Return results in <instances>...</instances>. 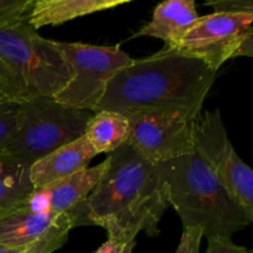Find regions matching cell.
Instances as JSON below:
<instances>
[{
    "label": "cell",
    "instance_id": "cell-20",
    "mask_svg": "<svg viewBox=\"0 0 253 253\" xmlns=\"http://www.w3.org/2000/svg\"><path fill=\"white\" fill-rule=\"evenodd\" d=\"M208 247L204 253H251L246 247L239 246L230 237H207Z\"/></svg>",
    "mask_w": 253,
    "mask_h": 253
},
{
    "label": "cell",
    "instance_id": "cell-22",
    "mask_svg": "<svg viewBox=\"0 0 253 253\" xmlns=\"http://www.w3.org/2000/svg\"><path fill=\"white\" fill-rule=\"evenodd\" d=\"M126 244L127 242L123 241V240L108 236V240L94 253H123Z\"/></svg>",
    "mask_w": 253,
    "mask_h": 253
},
{
    "label": "cell",
    "instance_id": "cell-25",
    "mask_svg": "<svg viewBox=\"0 0 253 253\" xmlns=\"http://www.w3.org/2000/svg\"><path fill=\"white\" fill-rule=\"evenodd\" d=\"M9 100V98L6 96V94L4 93V90L1 89V86H0V104L4 103V101H7Z\"/></svg>",
    "mask_w": 253,
    "mask_h": 253
},
{
    "label": "cell",
    "instance_id": "cell-3",
    "mask_svg": "<svg viewBox=\"0 0 253 253\" xmlns=\"http://www.w3.org/2000/svg\"><path fill=\"white\" fill-rule=\"evenodd\" d=\"M157 169L183 230L200 229L205 237L231 239L253 222L195 152L160 163Z\"/></svg>",
    "mask_w": 253,
    "mask_h": 253
},
{
    "label": "cell",
    "instance_id": "cell-10",
    "mask_svg": "<svg viewBox=\"0 0 253 253\" xmlns=\"http://www.w3.org/2000/svg\"><path fill=\"white\" fill-rule=\"evenodd\" d=\"M126 118L130 128L126 145L152 165L169 162L194 152L195 121L160 114H138Z\"/></svg>",
    "mask_w": 253,
    "mask_h": 253
},
{
    "label": "cell",
    "instance_id": "cell-17",
    "mask_svg": "<svg viewBox=\"0 0 253 253\" xmlns=\"http://www.w3.org/2000/svg\"><path fill=\"white\" fill-rule=\"evenodd\" d=\"M25 110V103L7 100L0 104V153L9 146L19 131Z\"/></svg>",
    "mask_w": 253,
    "mask_h": 253
},
{
    "label": "cell",
    "instance_id": "cell-5",
    "mask_svg": "<svg viewBox=\"0 0 253 253\" xmlns=\"http://www.w3.org/2000/svg\"><path fill=\"white\" fill-rule=\"evenodd\" d=\"M26 104L19 131L2 153L29 165L57 148L82 137L90 111L59 104L54 99H40Z\"/></svg>",
    "mask_w": 253,
    "mask_h": 253
},
{
    "label": "cell",
    "instance_id": "cell-16",
    "mask_svg": "<svg viewBox=\"0 0 253 253\" xmlns=\"http://www.w3.org/2000/svg\"><path fill=\"white\" fill-rule=\"evenodd\" d=\"M30 166L0 153V216L19 205L34 190Z\"/></svg>",
    "mask_w": 253,
    "mask_h": 253
},
{
    "label": "cell",
    "instance_id": "cell-6",
    "mask_svg": "<svg viewBox=\"0 0 253 253\" xmlns=\"http://www.w3.org/2000/svg\"><path fill=\"white\" fill-rule=\"evenodd\" d=\"M71 71V79L54 96L69 108L95 111L109 82L132 62L120 46H94L79 42H58Z\"/></svg>",
    "mask_w": 253,
    "mask_h": 253
},
{
    "label": "cell",
    "instance_id": "cell-19",
    "mask_svg": "<svg viewBox=\"0 0 253 253\" xmlns=\"http://www.w3.org/2000/svg\"><path fill=\"white\" fill-rule=\"evenodd\" d=\"M207 5L211 6L214 12H220V14L253 12L252 0H217V1H208Z\"/></svg>",
    "mask_w": 253,
    "mask_h": 253
},
{
    "label": "cell",
    "instance_id": "cell-15",
    "mask_svg": "<svg viewBox=\"0 0 253 253\" xmlns=\"http://www.w3.org/2000/svg\"><path fill=\"white\" fill-rule=\"evenodd\" d=\"M128 130V120L123 114L100 110L89 119L83 136L98 155L113 153L126 145Z\"/></svg>",
    "mask_w": 253,
    "mask_h": 253
},
{
    "label": "cell",
    "instance_id": "cell-4",
    "mask_svg": "<svg viewBox=\"0 0 253 253\" xmlns=\"http://www.w3.org/2000/svg\"><path fill=\"white\" fill-rule=\"evenodd\" d=\"M69 79L57 41L42 37L27 19L0 26V86L9 100L53 99Z\"/></svg>",
    "mask_w": 253,
    "mask_h": 253
},
{
    "label": "cell",
    "instance_id": "cell-23",
    "mask_svg": "<svg viewBox=\"0 0 253 253\" xmlns=\"http://www.w3.org/2000/svg\"><path fill=\"white\" fill-rule=\"evenodd\" d=\"M25 252H26V250L25 249L6 246V245L0 244V253H25Z\"/></svg>",
    "mask_w": 253,
    "mask_h": 253
},
{
    "label": "cell",
    "instance_id": "cell-12",
    "mask_svg": "<svg viewBox=\"0 0 253 253\" xmlns=\"http://www.w3.org/2000/svg\"><path fill=\"white\" fill-rule=\"evenodd\" d=\"M198 19L194 0H167L155 7L151 21L132 37H155L165 42L166 48L175 49Z\"/></svg>",
    "mask_w": 253,
    "mask_h": 253
},
{
    "label": "cell",
    "instance_id": "cell-14",
    "mask_svg": "<svg viewBox=\"0 0 253 253\" xmlns=\"http://www.w3.org/2000/svg\"><path fill=\"white\" fill-rule=\"evenodd\" d=\"M127 2L130 0H34L27 22L37 31L43 26H57L77 17L111 10Z\"/></svg>",
    "mask_w": 253,
    "mask_h": 253
},
{
    "label": "cell",
    "instance_id": "cell-1",
    "mask_svg": "<svg viewBox=\"0 0 253 253\" xmlns=\"http://www.w3.org/2000/svg\"><path fill=\"white\" fill-rule=\"evenodd\" d=\"M216 72L197 57L163 48L132 59L113 77L95 111L125 116L160 114L197 121L203 114Z\"/></svg>",
    "mask_w": 253,
    "mask_h": 253
},
{
    "label": "cell",
    "instance_id": "cell-11",
    "mask_svg": "<svg viewBox=\"0 0 253 253\" xmlns=\"http://www.w3.org/2000/svg\"><path fill=\"white\" fill-rule=\"evenodd\" d=\"M95 156L98 153L84 136L57 148L31 165L29 178L32 188L34 190L41 189L85 169Z\"/></svg>",
    "mask_w": 253,
    "mask_h": 253
},
{
    "label": "cell",
    "instance_id": "cell-2",
    "mask_svg": "<svg viewBox=\"0 0 253 253\" xmlns=\"http://www.w3.org/2000/svg\"><path fill=\"white\" fill-rule=\"evenodd\" d=\"M167 208L157 165L125 145L110 153L98 185L74 212L77 226L96 225L106 230L108 236L128 242L141 231L157 236L158 222Z\"/></svg>",
    "mask_w": 253,
    "mask_h": 253
},
{
    "label": "cell",
    "instance_id": "cell-9",
    "mask_svg": "<svg viewBox=\"0 0 253 253\" xmlns=\"http://www.w3.org/2000/svg\"><path fill=\"white\" fill-rule=\"evenodd\" d=\"M253 12L199 16L175 49L197 57L211 69L229 59L253 56Z\"/></svg>",
    "mask_w": 253,
    "mask_h": 253
},
{
    "label": "cell",
    "instance_id": "cell-18",
    "mask_svg": "<svg viewBox=\"0 0 253 253\" xmlns=\"http://www.w3.org/2000/svg\"><path fill=\"white\" fill-rule=\"evenodd\" d=\"M34 0H0V26L27 19Z\"/></svg>",
    "mask_w": 253,
    "mask_h": 253
},
{
    "label": "cell",
    "instance_id": "cell-24",
    "mask_svg": "<svg viewBox=\"0 0 253 253\" xmlns=\"http://www.w3.org/2000/svg\"><path fill=\"white\" fill-rule=\"evenodd\" d=\"M135 246H136V240H132V241H128L127 244L125 245V247H124L123 253H132L133 252V249H135Z\"/></svg>",
    "mask_w": 253,
    "mask_h": 253
},
{
    "label": "cell",
    "instance_id": "cell-7",
    "mask_svg": "<svg viewBox=\"0 0 253 253\" xmlns=\"http://www.w3.org/2000/svg\"><path fill=\"white\" fill-rule=\"evenodd\" d=\"M193 148L253 221V170L232 146L219 109L204 111L194 123Z\"/></svg>",
    "mask_w": 253,
    "mask_h": 253
},
{
    "label": "cell",
    "instance_id": "cell-21",
    "mask_svg": "<svg viewBox=\"0 0 253 253\" xmlns=\"http://www.w3.org/2000/svg\"><path fill=\"white\" fill-rule=\"evenodd\" d=\"M204 232L200 229L183 230L180 242L174 253H200V245Z\"/></svg>",
    "mask_w": 253,
    "mask_h": 253
},
{
    "label": "cell",
    "instance_id": "cell-13",
    "mask_svg": "<svg viewBox=\"0 0 253 253\" xmlns=\"http://www.w3.org/2000/svg\"><path fill=\"white\" fill-rule=\"evenodd\" d=\"M106 167L108 158L95 167L85 168L76 174L37 189V192H40L46 202L47 209L53 214L62 215L72 212L88 199L105 173Z\"/></svg>",
    "mask_w": 253,
    "mask_h": 253
},
{
    "label": "cell",
    "instance_id": "cell-8",
    "mask_svg": "<svg viewBox=\"0 0 253 253\" xmlns=\"http://www.w3.org/2000/svg\"><path fill=\"white\" fill-rule=\"evenodd\" d=\"M76 226V212L53 214L40 192L32 190L0 216V244L25 249V253H53L64 246Z\"/></svg>",
    "mask_w": 253,
    "mask_h": 253
}]
</instances>
